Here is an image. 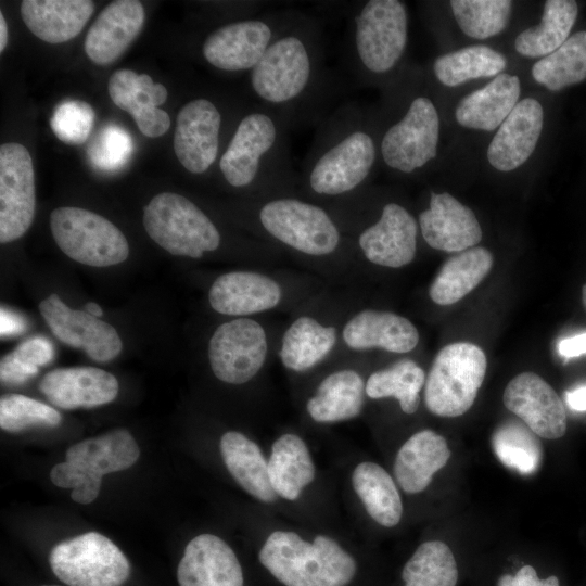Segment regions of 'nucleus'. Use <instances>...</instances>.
<instances>
[{
	"mask_svg": "<svg viewBox=\"0 0 586 586\" xmlns=\"http://www.w3.org/2000/svg\"><path fill=\"white\" fill-rule=\"evenodd\" d=\"M94 11L90 0H24L21 16L27 28L49 43L76 37Z\"/></svg>",
	"mask_w": 586,
	"mask_h": 586,
	"instance_id": "nucleus-35",
	"label": "nucleus"
},
{
	"mask_svg": "<svg viewBox=\"0 0 586 586\" xmlns=\"http://www.w3.org/2000/svg\"><path fill=\"white\" fill-rule=\"evenodd\" d=\"M39 368L23 364L9 355L2 357L0 362L1 381L8 385H18L35 377Z\"/></svg>",
	"mask_w": 586,
	"mask_h": 586,
	"instance_id": "nucleus-48",
	"label": "nucleus"
},
{
	"mask_svg": "<svg viewBox=\"0 0 586 586\" xmlns=\"http://www.w3.org/2000/svg\"><path fill=\"white\" fill-rule=\"evenodd\" d=\"M179 586H244L240 560L221 537L202 533L186 546L177 568Z\"/></svg>",
	"mask_w": 586,
	"mask_h": 586,
	"instance_id": "nucleus-23",
	"label": "nucleus"
},
{
	"mask_svg": "<svg viewBox=\"0 0 586 586\" xmlns=\"http://www.w3.org/2000/svg\"><path fill=\"white\" fill-rule=\"evenodd\" d=\"M25 329L24 320L13 311L1 308V335L8 336L22 332Z\"/></svg>",
	"mask_w": 586,
	"mask_h": 586,
	"instance_id": "nucleus-51",
	"label": "nucleus"
},
{
	"mask_svg": "<svg viewBox=\"0 0 586 586\" xmlns=\"http://www.w3.org/2000/svg\"><path fill=\"white\" fill-rule=\"evenodd\" d=\"M533 79L550 91H560L586 79V30L570 36L531 69Z\"/></svg>",
	"mask_w": 586,
	"mask_h": 586,
	"instance_id": "nucleus-40",
	"label": "nucleus"
},
{
	"mask_svg": "<svg viewBox=\"0 0 586 586\" xmlns=\"http://www.w3.org/2000/svg\"><path fill=\"white\" fill-rule=\"evenodd\" d=\"M43 586H58V585H43Z\"/></svg>",
	"mask_w": 586,
	"mask_h": 586,
	"instance_id": "nucleus-56",
	"label": "nucleus"
},
{
	"mask_svg": "<svg viewBox=\"0 0 586 586\" xmlns=\"http://www.w3.org/2000/svg\"><path fill=\"white\" fill-rule=\"evenodd\" d=\"M337 341L339 330L335 326L323 323L311 315H301L284 330L278 357L288 371L306 373L329 357Z\"/></svg>",
	"mask_w": 586,
	"mask_h": 586,
	"instance_id": "nucleus-31",
	"label": "nucleus"
},
{
	"mask_svg": "<svg viewBox=\"0 0 586 586\" xmlns=\"http://www.w3.org/2000/svg\"><path fill=\"white\" fill-rule=\"evenodd\" d=\"M39 311L53 335L74 348H81L97 362L116 358L123 342L113 326L84 309L69 308L56 293L41 301Z\"/></svg>",
	"mask_w": 586,
	"mask_h": 586,
	"instance_id": "nucleus-18",
	"label": "nucleus"
},
{
	"mask_svg": "<svg viewBox=\"0 0 586 586\" xmlns=\"http://www.w3.org/2000/svg\"><path fill=\"white\" fill-rule=\"evenodd\" d=\"M578 14L573 0H547L540 22L521 31L514 40L515 51L525 58H545L570 37Z\"/></svg>",
	"mask_w": 586,
	"mask_h": 586,
	"instance_id": "nucleus-37",
	"label": "nucleus"
},
{
	"mask_svg": "<svg viewBox=\"0 0 586 586\" xmlns=\"http://www.w3.org/2000/svg\"><path fill=\"white\" fill-rule=\"evenodd\" d=\"M506 65L502 53L488 46L473 44L437 56L432 69L440 84L457 87L470 80L496 77Z\"/></svg>",
	"mask_w": 586,
	"mask_h": 586,
	"instance_id": "nucleus-38",
	"label": "nucleus"
},
{
	"mask_svg": "<svg viewBox=\"0 0 586 586\" xmlns=\"http://www.w3.org/2000/svg\"><path fill=\"white\" fill-rule=\"evenodd\" d=\"M450 450L446 440L432 430H421L407 438L396 453L393 476L406 494L423 492L433 475L448 461Z\"/></svg>",
	"mask_w": 586,
	"mask_h": 586,
	"instance_id": "nucleus-32",
	"label": "nucleus"
},
{
	"mask_svg": "<svg viewBox=\"0 0 586 586\" xmlns=\"http://www.w3.org/2000/svg\"><path fill=\"white\" fill-rule=\"evenodd\" d=\"M544 127V107L534 98L520 100L496 130L486 157L499 171H511L534 153Z\"/></svg>",
	"mask_w": 586,
	"mask_h": 586,
	"instance_id": "nucleus-24",
	"label": "nucleus"
},
{
	"mask_svg": "<svg viewBox=\"0 0 586 586\" xmlns=\"http://www.w3.org/2000/svg\"><path fill=\"white\" fill-rule=\"evenodd\" d=\"M221 460L234 482L267 508L279 506L267 471V453L246 434L230 430L219 440Z\"/></svg>",
	"mask_w": 586,
	"mask_h": 586,
	"instance_id": "nucleus-30",
	"label": "nucleus"
},
{
	"mask_svg": "<svg viewBox=\"0 0 586 586\" xmlns=\"http://www.w3.org/2000/svg\"><path fill=\"white\" fill-rule=\"evenodd\" d=\"M375 126L380 162L388 170L412 176L436 158L441 119L431 98L415 93L393 118Z\"/></svg>",
	"mask_w": 586,
	"mask_h": 586,
	"instance_id": "nucleus-8",
	"label": "nucleus"
},
{
	"mask_svg": "<svg viewBox=\"0 0 586 586\" xmlns=\"http://www.w3.org/2000/svg\"><path fill=\"white\" fill-rule=\"evenodd\" d=\"M94 111L92 106L80 100H65L58 104L50 126L59 140L67 144L84 143L92 129Z\"/></svg>",
	"mask_w": 586,
	"mask_h": 586,
	"instance_id": "nucleus-46",
	"label": "nucleus"
},
{
	"mask_svg": "<svg viewBox=\"0 0 586 586\" xmlns=\"http://www.w3.org/2000/svg\"><path fill=\"white\" fill-rule=\"evenodd\" d=\"M504 404L536 435L555 440L566 431L563 403L555 390L534 372H522L507 384Z\"/></svg>",
	"mask_w": 586,
	"mask_h": 586,
	"instance_id": "nucleus-20",
	"label": "nucleus"
},
{
	"mask_svg": "<svg viewBox=\"0 0 586 586\" xmlns=\"http://www.w3.org/2000/svg\"><path fill=\"white\" fill-rule=\"evenodd\" d=\"M84 310L98 318H100L103 315L102 308L100 307V305H98L94 302L86 303L84 306Z\"/></svg>",
	"mask_w": 586,
	"mask_h": 586,
	"instance_id": "nucleus-54",
	"label": "nucleus"
},
{
	"mask_svg": "<svg viewBox=\"0 0 586 586\" xmlns=\"http://www.w3.org/2000/svg\"><path fill=\"white\" fill-rule=\"evenodd\" d=\"M49 564L68 586H122L130 574L124 552L98 532L56 544L49 555Z\"/></svg>",
	"mask_w": 586,
	"mask_h": 586,
	"instance_id": "nucleus-13",
	"label": "nucleus"
},
{
	"mask_svg": "<svg viewBox=\"0 0 586 586\" xmlns=\"http://www.w3.org/2000/svg\"><path fill=\"white\" fill-rule=\"evenodd\" d=\"M133 151L131 136L122 127L106 125L88 149L94 167L103 171H116L130 158Z\"/></svg>",
	"mask_w": 586,
	"mask_h": 586,
	"instance_id": "nucleus-45",
	"label": "nucleus"
},
{
	"mask_svg": "<svg viewBox=\"0 0 586 586\" xmlns=\"http://www.w3.org/2000/svg\"><path fill=\"white\" fill-rule=\"evenodd\" d=\"M8 42V26L3 13L0 12V52L4 50Z\"/></svg>",
	"mask_w": 586,
	"mask_h": 586,
	"instance_id": "nucleus-53",
	"label": "nucleus"
},
{
	"mask_svg": "<svg viewBox=\"0 0 586 586\" xmlns=\"http://www.w3.org/2000/svg\"><path fill=\"white\" fill-rule=\"evenodd\" d=\"M8 355L23 364L39 368L53 359L54 348L46 337L34 336L22 342Z\"/></svg>",
	"mask_w": 586,
	"mask_h": 586,
	"instance_id": "nucleus-47",
	"label": "nucleus"
},
{
	"mask_svg": "<svg viewBox=\"0 0 586 586\" xmlns=\"http://www.w3.org/2000/svg\"><path fill=\"white\" fill-rule=\"evenodd\" d=\"M497 586H559V579L555 575L542 579L533 566L524 565L515 575H501Z\"/></svg>",
	"mask_w": 586,
	"mask_h": 586,
	"instance_id": "nucleus-49",
	"label": "nucleus"
},
{
	"mask_svg": "<svg viewBox=\"0 0 586 586\" xmlns=\"http://www.w3.org/2000/svg\"><path fill=\"white\" fill-rule=\"evenodd\" d=\"M493 266L492 253L474 246L449 257L430 285L431 300L442 306L454 304L470 293Z\"/></svg>",
	"mask_w": 586,
	"mask_h": 586,
	"instance_id": "nucleus-36",
	"label": "nucleus"
},
{
	"mask_svg": "<svg viewBox=\"0 0 586 586\" xmlns=\"http://www.w3.org/2000/svg\"><path fill=\"white\" fill-rule=\"evenodd\" d=\"M380 162L375 118L348 101L318 124L298 175V192L328 205L365 188Z\"/></svg>",
	"mask_w": 586,
	"mask_h": 586,
	"instance_id": "nucleus-2",
	"label": "nucleus"
},
{
	"mask_svg": "<svg viewBox=\"0 0 586 586\" xmlns=\"http://www.w3.org/2000/svg\"><path fill=\"white\" fill-rule=\"evenodd\" d=\"M290 10H268L216 27L203 40V59L218 71L249 74L284 25Z\"/></svg>",
	"mask_w": 586,
	"mask_h": 586,
	"instance_id": "nucleus-14",
	"label": "nucleus"
},
{
	"mask_svg": "<svg viewBox=\"0 0 586 586\" xmlns=\"http://www.w3.org/2000/svg\"><path fill=\"white\" fill-rule=\"evenodd\" d=\"M449 4L461 31L470 38L484 40L507 27L513 3L509 0H453Z\"/></svg>",
	"mask_w": 586,
	"mask_h": 586,
	"instance_id": "nucleus-43",
	"label": "nucleus"
},
{
	"mask_svg": "<svg viewBox=\"0 0 586 586\" xmlns=\"http://www.w3.org/2000/svg\"><path fill=\"white\" fill-rule=\"evenodd\" d=\"M38 386L52 405L66 410L109 404L119 388L112 373L89 366L53 369L41 378Z\"/></svg>",
	"mask_w": 586,
	"mask_h": 586,
	"instance_id": "nucleus-25",
	"label": "nucleus"
},
{
	"mask_svg": "<svg viewBox=\"0 0 586 586\" xmlns=\"http://www.w3.org/2000/svg\"><path fill=\"white\" fill-rule=\"evenodd\" d=\"M291 128L271 110L257 104L239 116L217 163L224 181L253 199L297 192Z\"/></svg>",
	"mask_w": 586,
	"mask_h": 586,
	"instance_id": "nucleus-3",
	"label": "nucleus"
},
{
	"mask_svg": "<svg viewBox=\"0 0 586 586\" xmlns=\"http://www.w3.org/2000/svg\"><path fill=\"white\" fill-rule=\"evenodd\" d=\"M50 229L61 251L87 266L117 265L129 255L124 233L109 219L85 208L56 207L50 214Z\"/></svg>",
	"mask_w": 586,
	"mask_h": 586,
	"instance_id": "nucleus-12",
	"label": "nucleus"
},
{
	"mask_svg": "<svg viewBox=\"0 0 586 586\" xmlns=\"http://www.w3.org/2000/svg\"><path fill=\"white\" fill-rule=\"evenodd\" d=\"M582 302H583V305H584V307L586 309V284L582 289Z\"/></svg>",
	"mask_w": 586,
	"mask_h": 586,
	"instance_id": "nucleus-55",
	"label": "nucleus"
},
{
	"mask_svg": "<svg viewBox=\"0 0 586 586\" xmlns=\"http://www.w3.org/2000/svg\"><path fill=\"white\" fill-rule=\"evenodd\" d=\"M326 206L355 249H358L369 263L386 268H400L413 260L419 225L403 204L385 202L375 217H370L353 196Z\"/></svg>",
	"mask_w": 586,
	"mask_h": 586,
	"instance_id": "nucleus-7",
	"label": "nucleus"
},
{
	"mask_svg": "<svg viewBox=\"0 0 586 586\" xmlns=\"http://www.w3.org/2000/svg\"><path fill=\"white\" fill-rule=\"evenodd\" d=\"M143 226L156 244L176 256L199 259L217 251L222 242L209 216L178 193L155 195L143 208Z\"/></svg>",
	"mask_w": 586,
	"mask_h": 586,
	"instance_id": "nucleus-10",
	"label": "nucleus"
},
{
	"mask_svg": "<svg viewBox=\"0 0 586 586\" xmlns=\"http://www.w3.org/2000/svg\"><path fill=\"white\" fill-rule=\"evenodd\" d=\"M520 94L519 77L501 73L484 87L464 95L456 106L455 118L464 128L497 130L520 101Z\"/></svg>",
	"mask_w": 586,
	"mask_h": 586,
	"instance_id": "nucleus-33",
	"label": "nucleus"
},
{
	"mask_svg": "<svg viewBox=\"0 0 586 586\" xmlns=\"http://www.w3.org/2000/svg\"><path fill=\"white\" fill-rule=\"evenodd\" d=\"M284 285L273 276L254 270H234L218 276L208 291L213 310L231 317H249L279 308Z\"/></svg>",
	"mask_w": 586,
	"mask_h": 586,
	"instance_id": "nucleus-19",
	"label": "nucleus"
},
{
	"mask_svg": "<svg viewBox=\"0 0 586 586\" xmlns=\"http://www.w3.org/2000/svg\"><path fill=\"white\" fill-rule=\"evenodd\" d=\"M62 420L53 407L21 394H4L0 398V426L8 432L30 428H55Z\"/></svg>",
	"mask_w": 586,
	"mask_h": 586,
	"instance_id": "nucleus-44",
	"label": "nucleus"
},
{
	"mask_svg": "<svg viewBox=\"0 0 586 586\" xmlns=\"http://www.w3.org/2000/svg\"><path fill=\"white\" fill-rule=\"evenodd\" d=\"M144 8L137 0H117L107 4L89 28L84 49L98 65L116 61L140 34Z\"/></svg>",
	"mask_w": 586,
	"mask_h": 586,
	"instance_id": "nucleus-28",
	"label": "nucleus"
},
{
	"mask_svg": "<svg viewBox=\"0 0 586 586\" xmlns=\"http://www.w3.org/2000/svg\"><path fill=\"white\" fill-rule=\"evenodd\" d=\"M267 471L280 502H300L318 477V469L306 440L294 431L280 433L267 451Z\"/></svg>",
	"mask_w": 586,
	"mask_h": 586,
	"instance_id": "nucleus-22",
	"label": "nucleus"
},
{
	"mask_svg": "<svg viewBox=\"0 0 586 586\" xmlns=\"http://www.w3.org/2000/svg\"><path fill=\"white\" fill-rule=\"evenodd\" d=\"M366 380L355 368L327 373L305 402L308 418L317 424H336L358 418L366 402Z\"/></svg>",
	"mask_w": 586,
	"mask_h": 586,
	"instance_id": "nucleus-29",
	"label": "nucleus"
},
{
	"mask_svg": "<svg viewBox=\"0 0 586 586\" xmlns=\"http://www.w3.org/2000/svg\"><path fill=\"white\" fill-rule=\"evenodd\" d=\"M558 351L565 358L586 354V332L561 340L558 344Z\"/></svg>",
	"mask_w": 586,
	"mask_h": 586,
	"instance_id": "nucleus-50",
	"label": "nucleus"
},
{
	"mask_svg": "<svg viewBox=\"0 0 586 586\" xmlns=\"http://www.w3.org/2000/svg\"><path fill=\"white\" fill-rule=\"evenodd\" d=\"M36 212L35 173L28 150L16 142L0 146V242L20 239Z\"/></svg>",
	"mask_w": 586,
	"mask_h": 586,
	"instance_id": "nucleus-17",
	"label": "nucleus"
},
{
	"mask_svg": "<svg viewBox=\"0 0 586 586\" xmlns=\"http://www.w3.org/2000/svg\"><path fill=\"white\" fill-rule=\"evenodd\" d=\"M492 445L500 462L521 474H532L540 464V442L525 423H501L493 433Z\"/></svg>",
	"mask_w": 586,
	"mask_h": 586,
	"instance_id": "nucleus-42",
	"label": "nucleus"
},
{
	"mask_svg": "<svg viewBox=\"0 0 586 586\" xmlns=\"http://www.w3.org/2000/svg\"><path fill=\"white\" fill-rule=\"evenodd\" d=\"M486 366V356L475 344L458 342L443 347L425 378L426 408L447 418L467 412L483 383Z\"/></svg>",
	"mask_w": 586,
	"mask_h": 586,
	"instance_id": "nucleus-11",
	"label": "nucleus"
},
{
	"mask_svg": "<svg viewBox=\"0 0 586 586\" xmlns=\"http://www.w3.org/2000/svg\"><path fill=\"white\" fill-rule=\"evenodd\" d=\"M251 226L264 242L294 256L324 263L355 254L330 209L298 191L253 199Z\"/></svg>",
	"mask_w": 586,
	"mask_h": 586,
	"instance_id": "nucleus-4",
	"label": "nucleus"
},
{
	"mask_svg": "<svg viewBox=\"0 0 586 586\" xmlns=\"http://www.w3.org/2000/svg\"><path fill=\"white\" fill-rule=\"evenodd\" d=\"M565 402L568 406L576 411L586 410V385L578 386L565 392Z\"/></svg>",
	"mask_w": 586,
	"mask_h": 586,
	"instance_id": "nucleus-52",
	"label": "nucleus"
},
{
	"mask_svg": "<svg viewBox=\"0 0 586 586\" xmlns=\"http://www.w3.org/2000/svg\"><path fill=\"white\" fill-rule=\"evenodd\" d=\"M224 115L211 99L201 97L187 102L178 112L174 151L190 174L203 175L218 163L222 153Z\"/></svg>",
	"mask_w": 586,
	"mask_h": 586,
	"instance_id": "nucleus-16",
	"label": "nucleus"
},
{
	"mask_svg": "<svg viewBox=\"0 0 586 586\" xmlns=\"http://www.w3.org/2000/svg\"><path fill=\"white\" fill-rule=\"evenodd\" d=\"M341 339L352 351L383 349L409 353L419 343L416 326L406 317L387 310L361 309L343 324Z\"/></svg>",
	"mask_w": 586,
	"mask_h": 586,
	"instance_id": "nucleus-27",
	"label": "nucleus"
},
{
	"mask_svg": "<svg viewBox=\"0 0 586 586\" xmlns=\"http://www.w3.org/2000/svg\"><path fill=\"white\" fill-rule=\"evenodd\" d=\"M249 85L257 104L277 113L291 129L319 124L331 92L319 22L290 10L284 25L249 73Z\"/></svg>",
	"mask_w": 586,
	"mask_h": 586,
	"instance_id": "nucleus-1",
	"label": "nucleus"
},
{
	"mask_svg": "<svg viewBox=\"0 0 586 586\" xmlns=\"http://www.w3.org/2000/svg\"><path fill=\"white\" fill-rule=\"evenodd\" d=\"M107 90L114 104L132 116L145 137L157 138L168 130L169 115L158 109L167 100V89L149 75L118 69L110 77Z\"/></svg>",
	"mask_w": 586,
	"mask_h": 586,
	"instance_id": "nucleus-26",
	"label": "nucleus"
},
{
	"mask_svg": "<svg viewBox=\"0 0 586 586\" xmlns=\"http://www.w3.org/2000/svg\"><path fill=\"white\" fill-rule=\"evenodd\" d=\"M139 456L131 433L115 429L68 447L65 461L51 469L50 480L58 487L72 488V499L87 505L98 497L103 475L130 468Z\"/></svg>",
	"mask_w": 586,
	"mask_h": 586,
	"instance_id": "nucleus-9",
	"label": "nucleus"
},
{
	"mask_svg": "<svg viewBox=\"0 0 586 586\" xmlns=\"http://www.w3.org/2000/svg\"><path fill=\"white\" fill-rule=\"evenodd\" d=\"M404 586H456L458 569L450 548L441 540L422 543L402 571Z\"/></svg>",
	"mask_w": 586,
	"mask_h": 586,
	"instance_id": "nucleus-41",
	"label": "nucleus"
},
{
	"mask_svg": "<svg viewBox=\"0 0 586 586\" xmlns=\"http://www.w3.org/2000/svg\"><path fill=\"white\" fill-rule=\"evenodd\" d=\"M418 225L426 244L444 252L474 247L483 235L473 211L447 192H431L429 207L420 212Z\"/></svg>",
	"mask_w": 586,
	"mask_h": 586,
	"instance_id": "nucleus-21",
	"label": "nucleus"
},
{
	"mask_svg": "<svg viewBox=\"0 0 586 586\" xmlns=\"http://www.w3.org/2000/svg\"><path fill=\"white\" fill-rule=\"evenodd\" d=\"M349 485L354 497L373 522L386 528L400 522L404 512L400 488L381 464L359 461L349 472Z\"/></svg>",
	"mask_w": 586,
	"mask_h": 586,
	"instance_id": "nucleus-34",
	"label": "nucleus"
},
{
	"mask_svg": "<svg viewBox=\"0 0 586 586\" xmlns=\"http://www.w3.org/2000/svg\"><path fill=\"white\" fill-rule=\"evenodd\" d=\"M266 328L249 317L234 318L219 324L208 342V362L221 382L242 385L254 380L269 356Z\"/></svg>",
	"mask_w": 586,
	"mask_h": 586,
	"instance_id": "nucleus-15",
	"label": "nucleus"
},
{
	"mask_svg": "<svg viewBox=\"0 0 586 586\" xmlns=\"http://www.w3.org/2000/svg\"><path fill=\"white\" fill-rule=\"evenodd\" d=\"M408 11L399 0L352 3L346 52L349 68L362 84H379L400 65L408 43Z\"/></svg>",
	"mask_w": 586,
	"mask_h": 586,
	"instance_id": "nucleus-6",
	"label": "nucleus"
},
{
	"mask_svg": "<svg viewBox=\"0 0 586 586\" xmlns=\"http://www.w3.org/2000/svg\"><path fill=\"white\" fill-rule=\"evenodd\" d=\"M257 558L282 586H349L358 571L355 556L337 537L288 526L265 532Z\"/></svg>",
	"mask_w": 586,
	"mask_h": 586,
	"instance_id": "nucleus-5",
	"label": "nucleus"
},
{
	"mask_svg": "<svg viewBox=\"0 0 586 586\" xmlns=\"http://www.w3.org/2000/svg\"><path fill=\"white\" fill-rule=\"evenodd\" d=\"M425 378L417 362L403 359L370 373L366 379V396L370 399L395 398L404 413L412 415L419 408Z\"/></svg>",
	"mask_w": 586,
	"mask_h": 586,
	"instance_id": "nucleus-39",
	"label": "nucleus"
}]
</instances>
